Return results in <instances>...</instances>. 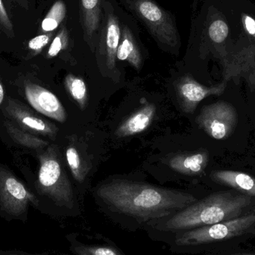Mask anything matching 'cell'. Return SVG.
Instances as JSON below:
<instances>
[{"label": "cell", "instance_id": "cell-1", "mask_svg": "<svg viewBox=\"0 0 255 255\" xmlns=\"http://www.w3.org/2000/svg\"><path fill=\"white\" fill-rule=\"evenodd\" d=\"M103 212L129 232L172 215L197 201L191 193L124 179L111 180L95 190Z\"/></svg>", "mask_w": 255, "mask_h": 255}, {"label": "cell", "instance_id": "cell-2", "mask_svg": "<svg viewBox=\"0 0 255 255\" xmlns=\"http://www.w3.org/2000/svg\"><path fill=\"white\" fill-rule=\"evenodd\" d=\"M253 202V197L247 195L219 192L172 215L148 223L143 231L176 232L229 221L244 215Z\"/></svg>", "mask_w": 255, "mask_h": 255}, {"label": "cell", "instance_id": "cell-3", "mask_svg": "<svg viewBox=\"0 0 255 255\" xmlns=\"http://www.w3.org/2000/svg\"><path fill=\"white\" fill-rule=\"evenodd\" d=\"M150 239L163 243L175 254H197L247 238L255 232V213L229 221L176 232L145 231Z\"/></svg>", "mask_w": 255, "mask_h": 255}, {"label": "cell", "instance_id": "cell-4", "mask_svg": "<svg viewBox=\"0 0 255 255\" xmlns=\"http://www.w3.org/2000/svg\"><path fill=\"white\" fill-rule=\"evenodd\" d=\"M37 193L50 202L55 215L76 217L81 214L76 194L58 156V148L51 145L39 156Z\"/></svg>", "mask_w": 255, "mask_h": 255}, {"label": "cell", "instance_id": "cell-5", "mask_svg": "<svg viewBox=\"0 0 255 255\" xmlns=\"http://www.w3.org/2000/svg\"><path fill=\"white\" fill-rule=\"evenodd\" d=\"M148 30L156 41L170 49L178 48L180 36L175 18L153 0H121Z\"/></svg>", "mask_w": 255, "mask_h": 255}, {"label": "cell", "instance_id": "cell-6", "mask_svg": "<svg viewBox=\"0 0 255 255\" xmlns=\"http://www.w3.org/2000/svg\"><path fill=\"white\" fill-rule=\"evenodd\" d=\"M30 206L39 209L37 196L10 172L0 169V217L6 221L25 223Z\"/></svg>", "mask_w": 255, "mask_h": 255}, {"label": "cell", "instance_id": "cell-7", "mask_svg": "<svg viewBox=\"0 0 255 255\" xmlns=\"http://www.w3.org/2000/svg\"><path fill=\"white\" fill-rule=\"evenodd\" d=\"M100 31L97 40V56L99 66L104 73H116L117 52L121 36L119 18L110 3L103 4Z\"/></svg>", "mask_w": 255, "mask_h": 255}, {"label": "cell", "instance_id": "cell-8", "mask_svg": "<svg viewBox=\"0 0 255 255\" xmlns=\"http://www.w3.org/2000/svg\"><path fill=\"white\" fill-rule=\"evenodd\" d=\"M196 123L211 137L221 140L233 133L238 123V114L230 103L217 102L202 108Z\"/></svg>", "mask_w": 255, "mask_h": 255}, {"label": "cell", "instance_id": "cell-9", "mask_svg": "<svg viewBox=\"0 0 255 255\" xmlns=\"http://www.w3.org/2000/svg\"><path fill=\"white\" fill-rule=\"evenodd\" d=\"M226 88V82L214 86H205L190 76H183L177 81L175 85L180 107L187 114L193 113L199 103L207 97L221 95Z\"/></svg>", "mask_w": 255, "mask_h": 255}, {"label": "cell", "instance_id": "cell-10", "mask_svg": "<svg viewBox=\"0 0 255 255\" xmlns=\"http://www.w3.org/2000/svg\"><path fill=\"white\" fill-rule=\"evenodd\" d=\"M5 112L12 122L17 124L25 131L33 134L45 135L51 138L56 136L58 128L53 124L40 118L20 102L9 99Z\"/></svg>", "mask_w": 255, "mask_h": 255}, {"label": "cell", "instance_id": "cell-11", "mask_svg": "<svg viewBox=\"0 0 255 255\" xmlns=\"http://www.w3.org/2000/svg\"><path fill=\"white\" fill-rule=\"evenodd\" d=\"M66 238L73 255H127L112 240L100 234L72 232Z\"/></svg>", "mask_w": 255, "mask_h": 255}, {"label": "cell", "instance_id": "cell-12", "mask_svg": "<svg viewBox=\"0 0 255 255\" xmlns=\"http://www.w3.org/2000/svg\"><path fill=\"white\" fill-rule=\"evenodd\" d=\"M25 95L28 103L42 115L59 123L67 120V113L58 97L50 91L35 84H25Z\"/></svg>", "mask_w": 255, "mask_h": 255}, {"label": "cell", "instance_id": "cell-13", "mask_svg": "<svg viewBox=\"0 0 255 255\" xmlns=\"http://www.w3.org/2000/svg\"><path fill=\"white\" fill-rule=\"evenodd\" d=\"M226 83L233 79H244L252 91L255 89V49L242 51L223 66Z\"/></svg>", "mask_w": 255, "mask_h": 255}, {"label": "cell", "instance_id": "cell-14", "mask_svg": "<svg viewBox=\"0 0 255 255\" xmlns=\"http://www.w3.org/2000/svg\"><path fill=\"white\" fill-rule=\"evenodd\" d=\"M103 0H79L81 22L85 40L94 51L103 17Z\"/></svg>", "mask_w": 255, "mask_h": 255}, {"label": "cell", "instance_id": "cell-15", "mask_svg": "<svg viewBox=\"0 0 255 255\" xmlns=\"http://www.w3.org/2000/svg\"><path fill=\"white\" fill-rule=\"evenodd\" d=\"M155 115V106L146 103L118 127L115 135L118 137H127L142 133L151 125Z\"/></svg>", "mask_w": 255, "mask_h": 255}, {"label": "cell", "instance_id": "cell-16", "mask_svg": "<svg viewBox=\"0 0 255 255\" xmlns=\"http://www.w3.org/2000/svg\"><path fill=\"white\" fill-rule=\"evenodd\" d=\"M209 162L208 151H198L191 154H178L172 157L169 166L175 172L190 176L200 175L203 173Z\"/></svg>", "mask_w": 255, "mask_h": 255}, {"label": "cell", "instance_id": "cell-17", "mask_svg": "<svg viewBox=\"0 0 255 255\" xmlns=\"http://www.w3.org/2000/svg\"><path fill=\"white\" fill-rule=\"evenodd\" d=\"M213 181L229 186L242 194L255 197V178L249 174L232 170H217L211 173Z\"/></svg>", "mask_w": 255, "mask_h": 255}, {"label": "cell", "instance_id": "cell-18", "mask_svg": "<svg viewBox=\"0 0 255 255\" xmlns=\"http://www.w3.org/2000/svg\"><path fill=\"white\" fill-rule=\"evenodd\" d=\"M117 59L127 61L136 70L142 67V58L136 38L129 27L126 24L121 25V36L117 52Z\"/></svg>", "mask_w": 255, "mask_h": 255}, {"label": "cell", "instance_id": "cell-19", "mask_svg": "<svg viewBox=\"0 0 255 255\" xmlns=\"http://www.w3.org/2000/svg\"><path fill=\"white\" fill-rule=\"evenodd\" d=\"M7 133L13 141L27 148L40 150L47 147L49 142L37 137L33 133L25 131L20 128L16 127L12 121H7L4 123Z\"/></svg>", "mask_w": 255, "mask_h": 255}, {"label": "cell", "instance_id": "cell-20", "mask_svg": "<svg viewBox=\"0 0 255 255\" xmlns=\"http://www.w3.org/2000/svg\"><path fill=\"white\" fill-rule=\"evenodd\" d=\"M64 85L70 97L77 103L79 109L85 110L88 101V88L85 81L74 75L68 74L64 79Z\"/></svg>", "mask_w": 255, "mask_h": 255}, {"label": "cell", "instance_id": "cell-21", "mask_svg": "<svg viewBox=\"0 0 255 255\" xmlns=\"http://www.w3.org/2000/svg\"><path fill=\"white\" fill-rule=\"evenodd\" d=\"M66 16V5L62 0L55 1L40 22L38 32H54L63 22Z\"/></svg>", "mask_w": 255, "mask_h": 255}, {"label": "cell", "instance_id": "cell-22", "mask_svg": "<svg viewBox=\"0 0 255 255\" xmlns=\"http://www.w3.org/2000/svg\"><path fill=\"white\" fill-rule=\"evenodd\" d=\"M66 159L73 178L78 182L83 183L88 174V169L76 147L70 146L67 148Z\"/></svg>", "mask_w": 255, "mask_h": 255}, {"label": "cell", "instance_id": "cell-23", "mask_svg": "<svg viewBox=\"0 0 255 255\" xmlns=\"http://www.w3.org/2000/svg\"><path fill=\"white\" fill-rule=\"evenodd\" d=\"M208 35L210 40L216 44L226 41L229 35V27L224 17L217 15L211 19L208 26Z\"/></svg>", "mask_w": 255, "mask_h": 255}, {"label": "cell", "instance_id": "cell-24", "mask_svg": "<svg viewBox=\"0 0 255 255\" xmlns=\"http://www.w3.org/2000/svg\"><path fill=\"white\" fill-rule=\"evenodd\" d=\"M3 1L14 24L18 16L21 15V17L23 18L25 14H28L30 17L29 15L32 14L35 9L36 0H3Z\"/></svg>", "mask_w": 255, "mask_h": 255}, {"label": "cell", "instance_id": "cell-25", "mask_svg": "<svg viewBox=\"0 0 255 255\" xmlns=\"http://www.w3.org/2000/svg\"><path fill=\"white\" fill-rule=\"evenodd\" d=\"M69 44V33L64 25L61 27L56 35L51 42L49 49L46 52V58H53L58 56L61 51L67 49Z\"/></svg>", "mask_w": 255, "mask_h": 255}, {"label": "cell", "instance_id": "cell-26", "mask_svg": "<svg viewBox=\"0 0 255 255\" xmlns=\"http://www.w3.org/2000/svg\"><path fill=\"white\" fill-rule=\"evenodd\" d=\"M3 0H0V35L9 39L16 37V28Z\"/></svg>", "mask_w": 255, "mask_h": 255}, {"label": "cell", "instance_id": "cell-27", "mask_svg": "<svg viewBox=\"0 0 255 255\" xmlns=\"http://www.w3.org/2000/svg\"><path fill=\"white\" fill-rule=\"evenodd\" d=\"M54 38V32L41 33L32 37L27 43L28 53L31 56H35L42 52Z\"/></svg>", "mask_w": 255, "mask_h": 255}, {"label": "cell", "instance_id": "cell-28", "mask_svg": "<svg viewBox=\"0 0 255 255\" xmlns=\"http://www.w3.org/2000/svg\"><path fill=\"white\" fill-rule=\"evenodd\" d=\"M242 22L244 30L247 34L255 39V19L248 14L243 13Z\"/></svg>", "mask_w": 255, "mask_h": 255}, {"label": "cell", "instance_id": "cell-29", "mask_svg": "<svg viewBox=\"0 0 255 255\" xmlns=\"http://www.w3.org/2000/svg\"><path fill=\"white\" fill-rule=\"evenodd\" d=\"M0 255H43L38 254H32V253H26L16 250H0Z\"/></svg>", "mask_w": 255, "mask_h": 255}, {"label": "cell", "instance_id": "cell-30", "mask_svg": "<svg viewBox=\"0 0 255 255\" xmlns=\"http://www.w3.org/2000/svg\"><path fill=\"white\" fill-rule=\"evenodd\" d=\"M4 97V91L3 88L2 84H1V80H0V106L2 103Z\"/></svg>", "mask_w": 255, "mask_h": 255}, {"label": "cell", "instance_id": "cell-31", "mask_svg": "<svg viewBox=\"0 0 255 255\" xmlns=\"http://www.w3.org/2000/svg\"><path fill=\"white\" fill-rule=\"evenodd\" d=\"M255 255L254 254H236V255Z\"/></svg>", "mask_w": 255, "mask_h": 255}]
</instances>
